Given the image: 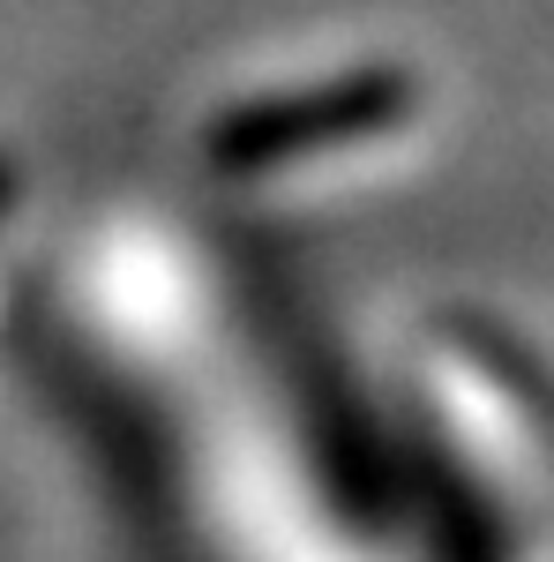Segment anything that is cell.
Segmentation results:
<instances>
[{
    "mask_svg": "<svg viewBox=\"0 0 554 562\" xmlns=\"http://www.w3.org/2000/svg\"><path fill=\"white\" fill-rule=\"evenodd\" d=\"M412 113V76L397 68H360V76H330L315 90H285V98H256L211 121V158L233 173H262V166H293V158H323L360 135H383Z\"/></svg>",
    "mask_w": 554,
    "mask_h": 562,
    "instance_id": "obj_1",
    "label": "cell"
}]
</instances>
